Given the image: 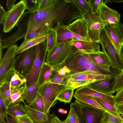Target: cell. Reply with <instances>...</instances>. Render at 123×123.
Returning a JSON list of instances; mask_svg holds the SVG:
<instances>
[{
    "label": "cell",
    "instance_id": "35",
    "mask_svg": "<svg viewBox=\"0 0 123 123\" xmlns=\"http://www.w3.org/2000/svg\"><path fill=\"white\" fill-rule=\"evenodd\" d=\"M47 81L60 85L66 86L67 80L64 77L58 74L55 71L52 70L51 75Z\"/></svg>",
    "mask_w": 123,
    "mask_h": 123
},
{
    "label": "cell",
    "instance_id": "40",
    "mask_svg": "<svg viewBox=\"0 0 123 123\" xmlns=\"http://www.w3.org/2000/svg\"><path fill=\"white\" fill-rule=\"evenodd\" d=\"M57 0H37L38 11L46 9L54 4Z\"/></svg>",
    "mask_w": 123,
    "mask_h": 123
},
{
    "label": "cell",
    "instance_id": "44",
    "mask_svg": "<svg viewBox=\"0 0 123 123\" xmlns=\"http://www.w3.org/2000/svg\"><path fill=\"white\" fill-rule=\"evenodd\" d=\"M115 106L123 104V88L118 92L114 96Z\"/></svg>",
    "mask_w": 123,
    "mask_h": 123
},
{
    "label": "cell",
    "instance_id": "28",
    "mask_svg": "<svg viewBox=\"0 0 123 123\" xmlns=\"http://www.w3.org/2000/svg\"><path fill=\"white\" fill-rule=\"evenodd\" d=\"M39 87L37 82L26 87L24 100L28 105L31 104L37 97Z\"/></svg>",
    "mask_w": 123,
    "mask_h": 123
},
{
    "label": "cell",
    "instance_id": "38",
    "mask_svg": "<svg viewBox=\"0 0 123 123\" xmlns=\"http://www.w3.org/2000/svg\"><path fill=\"white\" fill-rule=\"evenodd\" d=\"M96 100L103 107L112 115H118L116 107H114L103 100L97 98H95Z\"/></svg>",
    "mask_w": 123,
    "mask_h": 123
},
{
    "label": "cell",
    "instance_id": "30",
    "mask_svg": "<svg viewBox=\"0 0 123 123\" xmlns=\"http://www.w3.org/2000/svg\"><path fill=\"white\" fill-rule=\"evenodd\" d=\"M74 90L73 89L65 87L59 94L57 100L61 102L70 103L74 95Z\"/></svg>",
    "mask_w": 123,
    "mask_h": 123
},
{
    "label": "cell",
    "instance_id": "11",
    "mask_svg": "<svg viewBox=\"0 0 123 123\" xmlns=\"http://www.w3.org/2000/svg\"><path fill=\"white\" fill-rule=\"evenodd\" d=\"M53 28L56 34V45L72 40L91 41L88 39L73 33L68 29L67 26L60 23H58Z\"/></svg>",
    "mask_w": 123,
    "mask_h": 123
},
{
    "label": "cell",
    "instance_id": "42",
    "mask_svg": "<svg viewBox=\"0 0 123 123\" xmlns=\"http://www.w3.org/2000/svg\"><path fill=\"white\" fill-rule=\"evenodd\" d=\"M70 109L68 116L63 122L64 123H75L77 114L72 105L70 104Z\"/></svg>",
    "mask_w": 123,
    "mask_h": 123
},
{
    "label": "cell",
    "instance_id": "25",
    "mask_svg": "<svg viewBox=\"0 0 123 123\" xmlns=\"http://www.w3.org/2000/svg\"><path fill=\"white\" fill-rule=\"evenodd\" d=\"M24 106L29 116L33 121L49 123V115L34 109L24 102Z\"/></svg>",
    "mask_w": 123,
    "mask_h": 123
},
{
    "label": "cell",
    "instance_id": "45",
    "mask_svg": "<svg viewBox=\"0 0 123 123\" xmlns=\"http://www.w3.org/2000/svg\"><path fill=\"white\" fill-rule=\"evenodd\" d=\"M53 70L55 71L58 74L64 77L70 73L68 67L64 65L58 69H53Z\"/></svg>",
    "mask_w": 123,
    "mask_h": 123
},
{
    "label": "cell",
    "instance_id": "13",
    "mask_svg": "<svg viewBox=\"0 0 123 123\" xmlns=\"http://www.w3.org/2000/svg\"><path fill=\"white\" fill-rule=\"evenodd\" d=\"M115 73L103 74L92 71H85L73 74H68L64 78L67 80H94L96 81L116 76Z\"/></svg>",
    "mask_w": 123,
    "mask_h": 123
},
{
    "label": "cell",
    "instance_id": "52",
    "mask_svg": "<svg viewBox=\"0 0 123 123\" xmlns=\"http://www.w3.org/2000/svg\"><path fill=\"white\" fill-rule=\"evenodd\" d=\"M5 118L6 121V123H20L16 120L9 117L8 115L6 116Z\"/></svg>",
    "mask_w": 123,
    "mask_h": 123
},
{
    "label": "cell",
    "instance_id": "37",
    "mask_svg": "<svg viewBox=\"0 0 123 123\" xmlns=\"http://www.w3.org/2000/svg\"><path fill=\"white\" fill-rule=\"evenodd\" d=\"M88 2L91 12L93 14L97 13L100 7L103 3L104 0H88Z\"/></svg>",
    "mask_w": 123,
    "mask_h": 123
},
{
    "label": "cell",
    "instance_id": "49",
    "mask_svg": "<svg viewBox=\"0 0 123 123\" xmlns=\"http://www.w3.org/2000/svg\"><path fill=\"white\" fill-rule=\"evenodd\" d=\"M3 7L0 4V24H2L6 12Z\"/></svg>",
    "mask_w": 123,
    "mask_h": 123
},
{
    "label": "cell",
    "instance_id": "53",
    "mask_svg": "<svg viewBox=\"0 0 123 123\" xmlns=\"http://www.w3.org/2000/svg\"><path fill=\"white\" fill-rule=\"evenodd\" d=\"M118 113H123V104L116 106Z\"/></svg>",
    "mask_w": 123,
    "mask_h": 123
},
{
    "label": "cell",
    "instance_id": "41",
    "mask_svg": "<svg viewBox=\"0 0 123 123\" xmlns=\"http://www.w3.org/2000/svg\"><path fill=\"white\" fill-rule=\"evenodd\" d=\"M114 85L116 92H117L123 88V70L116 77Z\"/></svg>",
    "mask_w": 123,
    "mask_h": 123
},
{
    "label": "cell",
    "instance_id": "55",
    "mask_svg": "<svg viewBox=\"0 0 123 123\" xmlns=\"http://www.w3.org/2000/svg\"><path fill=\"white\" fill-rule=\"evenodd\" d=\"M4 117H5L4 116L0 114V123H6Z\"/></svg>",
    "mask_w": 123,
    "mask_h": 123
},
{
    "label": "cell",
    "instance_id": "33",
    "mask_svg": "<svg viewBox=\"0 0 123 123\" xmlns=\"http://www.w3.org/2000/svg\"><path fill=\"white\" fill-rule=\"evenodd\" d=\"M81 104V103L76 100L71 104L77 114L75 123H85L82 110Z\"/></svg>",
    "mask_w": 123,
    "mask_h": 123
},
{
    "label": "cell",
    "instance_id": "19",
    "mask_svg": "<svg viewBox=\"0 0 123 123\" xmlns=\"http://www.w3.org/2000/svg\"><path fill=\"white\" fill-rule=\"evenodd\" d=\"M104 27L110 39L119 52L122 51L123 38L118 29L115 25L107 24Z\"/></svg>",
    "mask_w": 123,
    "mask_h": 123
},
{
    "label": "cell",
    "instance_id": "57",
    "mask_svg": "<svg viewBox=\"0 0 123 123\" xmlns=\"http://www.w3.org/2000/svg\"><path fill=\"white\" fill-rule=\"evenodd\" d=\"M34 123H47L46 122H40V121H33Z\"/></svg>",
    "mask_w": 123,
    "mask_h": 123
},
{
    "label": "cell",
    "instance_id": "22",
    "mask_svg": "<svg viewBox=\"0 0 123 123\" xmlns=\"http://www.w3.org/2000/svg\"><path fill=\"white\" fill-rule=\"evenodd\" d=\"M26 81L25 77L14 69L6 75L2 84L3 82L7 83L11 87L16 88L24 85Z\"/></svg>",
    "mask_w": 123,
    "mask_h": 123
},
{
    "label": "cell",
    "instance_id": "2",
    "mask_svg": "<svg viewBox=\"0 0 123 123\" xmlns=\"http://www.w3.org/2000/svg\"><path fill=\"white\" fill-rule=\"evenodd\" d=\"M102 51L110 61L114 70L121 72L123 70V52H119L110 39L104 27L99 36Z\"/></svg>",
    "mask_w": 123,
    "mask_h": 123
},
{
    "label": "cell",
    "instance_id": "51",
    "mask_svg": "<svg viewBox=\"0 0 123 123\" xmlns=\"http://www.w3.org/2000/svg\"><path fill=\"white\" fill-rule=\"evenodd\" d=\"M16 0H7L6 3V8L9 10L15 4Z\"/></svg>",
    "mask_w": 123,
    "mask_h": 123
},
{
    "label": "cell",
    "instance_id": "16",
    "mask_svg": "<svg viewBox=\"0 0 123 123\" xmlns=\"http://www.w3.org/2000/svg\"><path fill=\"white\" fill-rule=\"evenodd\" d=\"M74 94L87 95L100 99L115 107L114 96H110L97 92L92 89L87 85L78 88Z\"/></svg>",
    "mask_w": 123,
    "mask_h": 123
},
{
    "label": "cell",
    "instance_id": "48",
    "mask_svg": "<svg viewBox=\"0 0 123 123\" xmlns=\"http://www.w3.org/2000/svg\"><path fill=\"white\" fill-rule=\"evenodd\" d=\"M17 120L20 123H34L28 115L21 117Z\"/></svg>",
    "mask_w": 123,
    "mask_h": 123
},
{
    "label": "cell",
    "instance_id": "29",
    "mask_svg": "<svg viewBox=\"0 0 123 123\" xmlns=\"http://www.w3.org/2000/svg\"><path fill=\"white\" fill-rule=\"evenodd\" d=\"M96 80H67V83L65 87L73 89H76L87 86Z\"/></svg>",
    "mask_w": 123,
    "mask_h": 123
},
{
    "label": "cell",
    "instance_id": "5",
    "mask_svg": "<svg viewBox=\"0 0 123 123\" xmlns=\"http://www.w3.org/2000/svg\"><path fill=\"white\" fill-rule=\"evenodd\" d=\"M36 56L33 67L26 76L25 84L27 87L37 82L39 74L44 63L45 62L48 52L46 41L36 46Z\"/></svg>",
    "mask_w": 123,
    "mask_h": 123
},
{
    "label": "cell",
    "instance_id": "43",
    "mask_svg": "<svg viewBox=\"0 0 123 123\" xmlns=\"http://www.w3.org/2000/svg\"><path fill=\"white\" fill-rule=\"evenodd\" d=\"M73 0L78 6L84 12H87L90 11L89 5L87 0Z\"/></svg>",
    "mask_w": 123,
    "mask_h": 123
},
{
    "label": "cell",
    "instance_id": "12",
    "mask_svg": "<svg viewBox=\"0 0 123 123\" xmlns=\"http://www.w3.org/2000/svg\"><path fill=\"white\" fill-rule=\"evenodd\" d=\"M85 123H103L104 111L92 106L81 104Z\"/></svg>",
    "mask_w": 123,
    "mask_h": 123
},
{
    "label": "cell",
    "instance_id": "18",
    "mask_svg": "<svg viewBox=\"0 0 123 123\" xmlns=\"http://www.w3.org/2000/svg\"><path fill=\"white\" fill-rule=\"evenodd\" d=\"M47 36V32L43 33L27 40L23 41L21 44L18 46L16 52L15 56L32 47L45 42Z\"/></svg>",
    "mask_w": 123,
    "mask_h": 123
},
{
    "label": "cell",
    "instance_id": "20",
    "mask_svg": "<svg viewBox=\"0 0 123 123\" xmlns=\"http://www.w3.org/2000/svg\"><path fill=\"white\" fill-rule=\"evenodd\" d=\"M67 26L73 33L89 39L87 23L82 18L76 19Z\"/></svg>",
    "mask_w": 123,
    "mask_h": 123
},
{
    "label": "cell",
    "instance_id": "7",
    "mask_svg": "<svg viewBox=\"0 0 123 123\" xmlns=\"http://www.w3.org/2000/svg\"><path fill=\"white\" fill-rule=\"evenodd\" d=\"M31 13L29 11L25 12L16 25L17 29L15 32L7 38L0 39V48L2 49L8 48L14 45L19 39L25 38L27 34L29 18Z\"/></svg>",
    "mask_w": 123,
    "mask_h": 123
},
{
    "label": "cell",
    "instance_id": "8",
    "mask_svg": "<svg viewBox=\"0 0 123 123\" xmlns=\"http://www.w3.org/2000/svg\"><path fill=\"white\" fill-rule=\"evenodd\" d=\"M82 18L87 23L89 39L100 44L99 36L101 31L107 23L103 21L97 13H92L90 11L85 12Z\"/></svg>",
    "mask_w": 123,
    "mask_h": 123
},
{
    "label": "cell",
    "instance_id": "10",
    "mask_svg": "<svg viewBox=\"0 0 123 123\" xmlns=\"http://www.w3.org/2000/svg\"><path fill=\"white\" fill-rule=\"evenodd\" d=\"M18 46L14 45L7 48L5 54L0 59V85L3 82L6 75L14 70V60Z\"/></svg>",
    "mask_w": 123,
    "mask_h": 123
},
{
    "label": "cell",
    "instance_id": "14",
    "mask_svg": "<svg viewBox=\"0 0 123 123\" xmlns=\"http://www.w3.org/2000/svg\"><path fill=\"white\" fill-rule=\"evenodd\" d=\"M106 1L101 6L97 14L101 19L107 24L117 25L120 23L121 15L116 10L106 5Z\"/></svg>",
    "mask_w": 123,
    "mask_h": 123
},
{
    "label": "cell",
    "instance_id": "4",
    "mask_svg": "<svg viewBox=\"0 0 123 123\" xmlns=\"http://www.w3.org/2000/svg\"><path fill=\"white\" fill-rule=\"evenodd\" d=\"M65 86L47 81L39 87L38 93L42 97L44 103V113L49 115L50 108L57 103V98Z\"/></svg>",
    "mask_w": 123,
    "mask_h": 123
},
{
    "label": "cell",
    "instance_id": "56",
    "mask_svg": "<svg viewBox=\"0 0 123 123\" xmlns=\"http://www.w3.org/2000/svg\"><path fill=\"white\" fill-rule=\"evenodd\" d=\"M118 114L119 117L123 121V113H118Z\"/></svg>",
    "mask_w": 123,
    "mask_h": 123
},
{
    "label": "cell",
    "instance_id": "39",
    "mask_svg": "<svg viewBox=\"0 0 123 123\" xmlns=\"http://www.w3.org/2000/svg\"><path fill=\"white\" fill-rule=\"evenodd\" d=\"M26 9L31 12L38 11L37 0H23Z\"/></svg>",
    "mask_w": 123,
    "mask_h": 123
},
{
    "label": "cell",
    "instance_id": "54",
    "mask_svg": "<svg viewBox=\"0 0 123 123\" xmlns=\"http://www.w3.org/2000/svg\"><path fill=\"white\" fill-rule=\"evenodd\" d=\"M58 111L59 113L62 114H66L68 112L67 111L61 108L58 109Z\"/></svg>",
    "mask_w": 123,
    "mask_h": 123
},
{
    "label": "cell",
    "instance_id": "9",
    "mask_svg": "<svg viewBox=\"0 0 123 123\" xmlns=\"http://www.w3.org/2000/svg\"><path fill=\"white\" fill-rule=\"evenodd\" d=\"M25 9L24 0H21L6 12L2 24L3 32H8L13 29L22 16Z\"/></svg>",
    "mask_w": 123,
    "mask_h": 123
},
{
    "label": "cell",
    "instance_id": "17",
    "mask_svg": "<svg viewBox=\"0 0 123 123\" xmlns=\"http://www.w3.org/2000/svg\"><path fill=\"white\" fill-rule=\"evenodd\" d=\"M71 44L78 49L86 53L90 54L99 52V43L93 41L82 40H72L70 41Z\"/></svg>",
    "mask_w": 123,
    "mask_h": 123
},
{
    "label": "cell",
    "instance_id": "34",
    "mask_svg": "<svg viewBox=\"0 0 123 123\" xmlns=\"http://www.w3.org/2000/svg\"><path fill=\"white\" fill-rule=\"evenodd\" d=\"M28 105L34 109L44 113V101L41 96L39 93L33 102L31 104Z\"/></svg>",
    "mask_w": 123,
    "mask_h": 123
},
{
    "label": "cell",
    "instance_id": "26",
    "mask_svg": "<svg viewBox=\"0 0 123 123\" xmlns=\"http://www.w3.org/2000/svg\"><path fill=\"white\" fill-rule=\"evenodd\" d=\"M74 97L76 100L83 104L92 106L111 114L100 105L94 97L88 95L75 94L74 95Z\"/></svg>",
    "mask_w": 123,
    "mask_h": 123
},
{
    "label": "cell",
    "instance_id": "24",
    "mask_svg": "<svg viewBox=\"0 0 123 123\" xmlns=\"http://www.w3.org/2000/svg\"><path fill=\"white\" fill-rule=\"evenodd\" d=\"M7 113L8 115L16 120L28 115L24 106L20 103L10 105L7 108Z\"/></svg>",
    "mask_w": 123,
    "mask_h": 123
},
{
    "label": "cell",
    "instance_id": "36",
    "mask_svg": "<svg viewBox=\"0 0 123 123\" xmlns=\"http://www.w3.org/2000/svg\"><path fill=\"white\" fill-rule=\"evenodd\" d=\"M123 123V121L119 116H115L105 112L104 113L103 123Z\"/></svg>",
    "mask_w": 123,
    "mask_h": 123
},
{
    "label": "cell",
    "instance_id": "6",
    "mask_svg": "<svg viewBox=\"0 0 123 123\" xmlns=\"http://www.w3.org/2000/svg\"><path fill=\"white\" fill-rule=\"evenodd\" d=\"M36 56V46L20 53L15 58L14 70L25 78L32 68Z\"/></svg>",
    "mask_w": 123,
    "mask_h": 123
},
{
    "label": "cell",
    "instance_id": "59",
    "mask_svg": "<svg viewBox=\"0 0 123 123\" xmlns=\"http://www.w3.org/2000/svg\"><path fill=\"white\" fill-rule=\"evenodd\" d=\"M107 123V122H105V123Z\"/></svg>",
    "mask_w": 123,
    "mask_h": 123
},
{
    "label": "cell",
    "instance_id": "15",
    "mask_svg": "<svg viewBox=\"0 0 123 123\" xmlns=\"http://www.w3.org/2000/svg\"><path fill=\"white\" fill-rule=\"evenodd\" d=\"M116 76L96 81L87 86L97 92L113 96L116 92L114 84Z\"/></svg>",
    "mask_w": 123,
    "mask_h": 123
},
{
    "label": "cell",
    "instance_id": "1",
    "mask_svg": "<svg viewBox=\"0 0 123 123\" xmlns=\"http://www.w3.org/2000/svg\"><path fill=\"white\" fill-rule=\"evenodd\" d=\"M64 65L70 70L69 74L85 71L103 74L113 73H109L99 67L93 61L89 54L78 49L75 46L66 59Z\"/></svg>",
    "mask_w": 123,
    "mask_h": 123
},
{
    "label": "cell",
    "instance_id": "31",
    "mask_svg": "<svg viewBox=\"0 0 123 123\" xmlns=\"http://www.w3.org/2000/svg\"><path fill=\"white\" fill-rule=\"evenodd\" d=\"M47 36L46 41L48 51L51 50L56 45V36L53 28L49 29L47 32Z\"/></svg>",
    "mask_w": 123,
    "mask_h": 123
},
{
    "label": "cell",
    "instance_id": "21",
    "mask_svg": "<svg viewBox=\"0 0 123 123\" xmlns=\"http://www.w3.org/2000/svg\"><path fill=\"white\" fill-rule=\"evenodd\" d=\"M94 63L99 67L110 73H117L111 70L113 69L112 64L106 54L102 51L89 54Z\"/></svg>",
    "mask_w": 123,
    "mask_h": 123
},
{
    "label": "cell",
    "instance_id": "32",
    "mask_svg": "<svg viewBox=\"0 0 123 123\" xmlns=\"http://www.w3.org/2000/svg\"><path fill=\"white\" fill-rule=\"evenodd\" d=\"M15 89L7 83L3 82L0 85V96L5 100L10 97Z\"/></svg>",
    "mask_w": 123,
    "mask_h": 123
},
{
    "label": "cell",
    "instance_id": "50",
    "mask_svg": "<svg viewBox=\"0 0 123 123\" xmlns=\"http://www.w3.org/2000/svg\"><path fill=\"white\" fill-rule=\"evenodd\" d=\"M39 34L33 31L26 34L25 36L24 41H26L31 39L35 36L39 35Z\"/></svg>",
    "mask_w": 123,
    "mask_h": 123
},
{
    "label": "cell",
    "instance_id": "58",
    "mask_svg": "<svg viewBox=\"0 0 123 123\" xmlns=\"http://www.w3.org/2000/svg\"><path fill=\"white\" fill-rule=\"evenodd\" d=\"M122 50L123 51V41L122 45Z\"/></svg>",
    "mask_w": 123,
    "mask_h": 123
},
{
    "label": "cell",
    "instance_id": "60",
    "mask_svg": "<svg viewBox=\"0 0 123 123\" xmlns=\"http://www.w3.org/2000/svg\"></svg>",
    "mask_w": 123,
    "mask_h": 123
},
{
    "label": "cell",
    "instance_id": "47",
    "mask_svg": "<svg viewBox=\"0 0 123 123\" xmlns=\"http://www.w3.org/2000/svg\"><path fill=\"white\" fill-rule=\"evenodd\" d=\"M49 123H64L63 121L61 120L56 115L54 112L49 115Z\"/></svg>",
    "mask_w": 123,
    "mask_h": 123
},
{
    "label": "cell",
    "instance_id": "27",
    "mask_svg": "<svg viewBox=\"0 0 123 123\" xmlns=\"http://www.w3.org/2000/svg\"><path fill=\"white\" fill-rule=\"evenodd\" d=\"M52 66L45 62L39 74L37 82L40 87L47 81L50 77L52 72Z\"/></svg>",
    "mask_w": 123,
    "mask_h": 123
},
{
    "label": "cell",
    "instance_id": "3",
    "mask_svg": "<svg viewBox=\"0 0 123 123\" xmlns=\"http://www.w3.org/2000/svg\"><path fill=\"white\" fill-rule=\"evenodd\" d=\"M74 47L70 41L56 45L48 51L45 62L51 65L53 69H59L63 66L66 59Z\"/></svg>",
    "mask_w": 123,
    "mask_h": 123
},
{
    "label": "cell",
    "instance_id": "46",
    "mask_svg": "<svg viewBox=\"0 0 123 123\" xmlns=\"http://www.w3.org/2000/svg\"><path fill=\"white\" fill-rule=\"evenodd\" d=\"M7 108L4 100L0 96V114L4 116L5 117L8 115L7 113Z\"/></svg>",
    "mask_w": 123,
    "mask_h": 123
},
{
    "label": "cell",
    "instance_id": "23",
    "mask_svg": "<svg viewBox=\"0 0 123 123\" xmlns=\"http://www.w3.org/2000/svg\"><path fill=\"white\" fill-rule=\"evenodd\" d=\"M26 90L25 84L18 88H15L10 97L6 100L4 101L7 107L11 105L24 102V100Z\"/></svg>",
    "mask_w": 123,
    "mask_h": 123
}]
</instances>
